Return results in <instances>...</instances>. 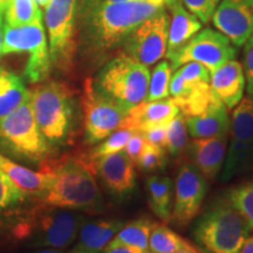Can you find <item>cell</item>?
<instances>
[{
    "label": "cell",
    "instance_id": "18",
    "mask_svg": "<svg viewBox=\"0 0 253 253\" xmlns=\"http://www.w3.org/2000/svg\"><path fill=\"white\" fill-rule=\"evenodd\" d=\"M229 135L214 137L194 138L189 142L188 151L192 164L197 168L205 178L213 179L221 171L226 156Z\"/></svg>",
    "mask_w": 253,
    "mask_h": 253
},
{
    "label": "cell",
    "instance_id": "23",
    "mask_svg": "<svg viewBox=\"0 0 253 253\" xmlns=\"http://www.w3.org/2000/svg\"><path fill=\"white\" fill-rule=\"evenodd\" d=\"M0 172H2L20 189L25 195L37 198L46 188L50 178V172L43 168L40 172L33 171L24 167L23 164L15 163L11 158L0 153Z\"/></svg>",
    "mask_w": 253,
    "mask_h": 253
},
{
    "label": "cell",
    "instance_id": "24",
    "mask_svg": "<svg viewBox=\"0 0 253 253\" xmlns=\"http://www.w3.org/2000/svg\"><path fill=\"white\" fill-rule=\"evenodd\" d=\"M148 204L162 223H170L173 205V182L167 176H150L145 182Z\"/></svg>",
    "mask_w": 253,
    "mask_h": 253
},
{
    "label": "cell",
    "instance_id": "1",
    "mask_svg": "<svg viewBox=\"0 0 253 253\" xmlns=\"http://www.w3.org/2000/svg\"><path fill=\"white\" fill-rule=\"evenodd\" d=\"M164 6V0H125L77 7L78 52L93 63L104 62L138 25Z\"/></svg>",
    "mask_w": 253,
    "mask_h": 253
},
{
    "label": "cell",
    "instance_id": "2",
    "mask_svg": "<svg viewBox=\"0 0 253 253\" xmlns=\"http://www.w3.org/2000/svg\"><path fill=\"white\" fill-rule=\"evenodd\" d=\"M45 169L50 178L37 199L42 207L101 213L104 202L94 173L80 158L63 157L55 163H47Z\"/></svg>",
    "mask_w": 253,
    "mask_h": 253
},
{
    "label": "cell",
    "instance_id": "34",
    "mask_svg": "<svg viewBox=\"0 0 253 253\" xmlns=\"http://www.w3.org/2000/svg\"><path fill=\"white\" fill-rule=\"evenodd\" d=\"M27 196L7 176L0 172V214L23 203Z\"/></svg>",
    "mask_w": 253,
    "mask_h": 253
},
{
    "label": "cell",
    "instance_id": "17",
    "mask_svg": "<svg viewBox=\"0 0 253 253\" xmlns=\"http://www.w3.org/2000/svg\"><path fill=\"white\" fill-rule=\"evenodd\" d=\"M178 113L179 109L173 99L144 101L129 110L122 128L145 132L156 126H168Z\"/></svg>",
    "mask_w": 253,
    "mask_h": 253
},
{
    "label": "cell",
    "instance_id": "43",
    "mask_svg": "<svg viewBox=\"0 0 253 253\" xmlns=\"http://www.w3.org/2000/svg\"><path fill=\"white\" fill-rule=\"evenodd\" d=\"M33 253H73L72 250L69 251H65L63 249H50V248H42L40 250H37Z\"/></svg>",
    "mask_w": 253,
    "mask_h": 253
},
{
    "label": "cell",
    "instance_id": "10",
    "mask_svg": "<svg viewBox=\"0 0 253 253\" xmlns=\"http://www.w3.org/2000/svg\"><path fill=\"white\" fill-rule=\"evenodd\" d=\"M84 143L95 145L118 129L122 128L128 112L103 96L94 88L93 80H84L81 96Z\"/></svg>",
    "mask_w": 253,
    "mask_h": 253
},
{
    "label": "cell",
    "instance_id": "32",
    "mask_svg": "<svg viewBox=\"0 0 253 253\" xmlns=\"http://www.w3.org/2000/svg\"><path fill=\"white\" fill-rule=\"evenodd\" d=\"M227 198L253 230V179L231 189Z\"/></svg>",
    "mask_w": 253,
    "mask_h": 253
},
{
    "label": "cell",
    "instance_id": "29",
    "mask_svg": "<svg viewBox=\"0 0 253 253\" xmlns=\"http://www.w3.org/2000/svg\"><path fill=\"white\" fill-rule=\"evenodd\" d=\"M171 65L168 60L158 62L150 74L149 87L145 101H157L169 96V86L171 80Z\"/></svg>",
    "mask_w": 253,
    "mask_h": 253
},
{
    "label": "cell",
    "instance_id": "45",
    "mask_svg": "<svg viewBox=\"0 0 253 253\" xmlns=\"http://www.w3.org/2000/svg\"><path fill=\"white\" fill-rule=\"evenodd\" d=\"M6 4H7V0H0V20H1L2 15L5 13Z\"/></svg>",
    "mask_w": 253,
    "mask_h": 253
},
{
    "label": "cell",
    "instance_id": "11",
    "mask_svg": "<svg viewBox=\"0 0 253 253\" xmlns=\"http://www.w3.org/2000/svg\"><path fill=\"white\" fill-rule=\"evenodd\" d=\"M230 143L221 169V181L227 182L253 164V96L243 97L233 110Z\"/></svg>",
    "mask_w": 253,
    "mask_h": 253
},
{
    "label": "cell",
    "instance_id": "41",
    "mask_svg": "<svg viewBox=\"0 0 253 253\" xmlns=\"http://www.w3.org/2000/svg\"><path fill=\"white\" fill-rule=\"evenodd\" d=\"M100 253H150V252H138L135 250L122 248V246H115V248H106Z\"/></svg>",
    "mask_w": 253,
    "mask_h": 253
},
{
    "label": "cell",
    "instance_id": "42",
    "mask_svg": "<svg viewBox=\"0 0 253 253\" xmlns=\"http://www.w3.org/2000/svg\"><path fill=\"white\" fill-rule=\"evenodd\" d=\"M238 253H253V236H249Z\"/></svg>",
    "mask_w": 253,
    "mask_h": 253
},
{
    "label": "cell",
    "instance_id": "12",
    "mask_svg": "<svg viewBox=\"0 0 253 253\" xmlns=\"http://www.w3.org/2000/svg\"><path fill=\"white\" fill-rule=\"evenodd\" d=\"M237 48L229 38L214 31L205 28L199 31L171 56L167 58L172 69H177L186 62H198L203 65L209 72H212L221 65L235 59Z\"/></svg>",
    "mask_w": 253,
    "mask_h": 253
},
{
    "label": "cell",
    "instance_id": "19",
    "mask_svg": "<svg viewBox=\"0 0 253 253\" xmlns=\"http://www.w3.org/2000/svg\"><path fill=\"white\" fill-rule=\"evenodd\" d=\"M210 87L227 109H233L242 101L246 87L242 63L232 59L210 72Z\"/></svg>",
    "mask_w": 253,
    "mask_h": 253
},
{
    "label": "cell",
    "instance_id": "31",
    "mask_svg": "<svg viewBox=\"0 0 253 253\" xmlns=\"http://www.w3.org/2000/svg\"><path fill=\"white\" fill-rule=\"evenodd\" d=\"M131 134L132 131L129 130V129H118V130L112 132L109 136H107L100 143L95 144L93 149L86 156H82L81 158L84 162H90V161L106 156V155L115 154L118 151H121L125 149L126 142H128Z\"/></svg>",
    "mask_w": 253,
    "mask_h": 253
},
{
    "label": "cell",
    "instance_id": "5",
    "mask_svg": "<svg viewBox=\"0 0 253 253\" xmlns=\"http://www.w3.org/2000/svg\"><path fill=\"white\" fill-rule=\"evenodd\" d=\"M91 80L99 93L129 112L147 99L150 72L147 66L119 52L103 63Z\"/></svg>",
    "mask_w": 253,
    "mask_h": 253
},
{
    "label": "cell",
    "instance_id": "36",
    "mask_svg": "<svg viewBox=\"0 0 253 253\" xmlns=\"http://www.w3.org/2000/svg\"><path fill=\"white\" fill-rule=\"evenodd\" d=\"M184 7L199 19L202 24L211 20L220 0H181Z\"/></svg>",
    "mask_w": 253,
    "mask_h": 253
},
{
    "label": "cell",
    "instance_id": "13",
    "mask_svg": "<svg viewBox=\"0 0 253 253\" xmlns=\"http://www.w3.org/2000/svg\"><path fill=\"white\" fill-rule=\"evenodd\" d=\"M168 30L169 14L164 6L135 28L120 52L147 67L153 66L167 54Z\"/></svg>",
    "mask_w": 253,
    "mask_h": 253
},
{
    "label": "cell",
    "instance_id": "30",
    "mask_svg": "<svg viewBox=\"0 0 253 253\" xmlns=\"http://www.w3.org/2000/svg\"><path fill=\"white\" fill-rule=\"evenodd\" d=\"M189 143V132L186 129L185 119L178 113L172 121L167 126V144L168 154L173 157L181 156L186 150Z\"/></svg>",
    "mask_w": 253,
    "mask_h": 253
},
{
    "label": "cell",
    "instance_id": "6",
    "mask_svg": "<svg viewBox=\"0 0 253 253\" xmlns=\"http://www.w3.org/2000/svg\"><path fill=\"white\" fill-rule=\"evenodd\" d=\"M0 153L33 167L45 164L53 154L34 119L31 95L0 119Z\"/></svg>",
    "mask_w": 253,
    "mask_h": 253
},
{
    "label": "cell",
    "instance_id": "44",
    "mask_svg": "<svg viewBox=\"0 0 253 253\" xmlns=\"http://www.w3.org/2000/svg\"><path fill=\"white\" fill-rule=\"evenodd\" d=\"M2 38H4V24H2V19L0 20V58L2 55Z\"/></svg>",
    "mask_w": 253,
    "mask_h": 253
},
{
    "label": "cell",
    "instance_id": "47",
    "mask_svg": "<svg viewBox=\"0 0 253 253\" xmlns=\"http://www.w3.org/2000/svg\"><path fill=\"white\" fill-rule=\"evenodd\" d=\"M176 253H203L202 251H181V252H176Z\"/></svg>",
    "mask_w": 253,
    "mask_h": 253
},
{
    "label": "cell",
    "instance_id": "7",
    "mask_svg": "<svg viewBox=\"0 0 253 253\" xmlns=\"http://www.w3.org/2000/svg\"><path fill=\"white\" fill-rule=\"evenodd\" d=\"M86 217L73 210L53 207L38 209L14 229V236L36 248L66 249L77 239Z\"/></svg>",
    "mask_w": 253,
    "mask_h": 253
},
{
    "label": "cell",
    "instance_id": "9",
    "mask_svg": "<svg viewBox=\"0 0 253 253\" xmlns=\"http://www.w3.org/2000/svg\"><path fill=\"white\" fill-rule=\"evenodd\" d=\"M11 53H28L25 78L31 84L47 80L52 72L49 48L47 43L42 17L23 26L4 24L2 55Z\"/></svg>",
    "mask_w": 253,
    "mask_h": 253
},
{
    "label": "cell",
    "instance_id": "39",
    "mask_svg": "<svg viewBox=\"0 0 253 253\" xmlns=\"http://www.w3.org/2000/svg\"><path fill=\"white\" fill-rule=\"evenodd\" d=\"M167 126H156V128H153V129H150V130L142 132V134H143L145 141H147L148 143L156 144V145H160V147L166 148Z\"/></svg>",
    "mask_w": 253,
    "mask_h": 253
},
{
    "label": "cell",
    "instance_id": "37",
    "mask_svg": "<svg viewBox=\"0 0 253 253\" xmlns=\"http://www.w3.org/2000/svg\"><path fill=\"white\" fill-rule=\"evenodd\" d=\"M242 66L245 75L246 89L250 96H253V33L244 43Z\"/></svg>",
    "mask_w": 253,
    "mask_h": 253
},
{
    "label": "cell",
    "instance_id": "14",
    "mask_svg": "<svg viewBox=\"0 0 253 253\" xmlns=\"http://www.w3.org/2000/svg\"><path fill=\"white\" fill-rule=\"evenodd\" d=\"M207 178L192 163L183 164L175 182L171 221L178 227L188 226L197 216L207 195ZM170 221V223H171Z\"/></svg>",
    "mask_w": 253,
    "mask_h": 253
},
{
    "label": "cell",
    "instance_id": "33",
    "mask_svg": "<svg viewBox=\"0 0 253 253\" xmlns=\"http://www.w3.org/2000/svg\"><path fill=\"white\" fill-rule=\"evenodd\" d=\"M135 164L140 168V170L147 173L164 170L168 164L167 149L147 142Z\"/></svg>",
    "mask_w": 253,
    "mask_h": 253
},
{
    "label": "cell",
    "instance_id": "26",
    "mask_svg": "<svg viewBox=\"0 0 253 253\" xmlns=\"http://www.w3.org/2000/svg\"><path fill=\"white\" fill-rule=\"evenodd\" d=\"M30 96L24 81L14 73L0 68V119L5 118Z\"/></svg>",
    "mask_w": 253,
    "mask_h": 253
},
{
    "label": "cell",
    "instance_id": "22",
    "mask_svg": "<svg viewBox=\"0 0 253 253\" xmlns=\"http://www.w3.org/2000/svg\"><path fill=\"white\" fill-rule=\"evenodd\" d=\"M227 109L219 99L199 115L185 119L186 129L192 138L214 137L229 135L231 119Z\"/></svg>",
    "mask_w": 253,
    "mask_h": 253
},
{
    "label": "cell",
    "instance_id": "38",
    "mask_svg": "<svg viewBox=\"0 0 253 253\" xmlns=\"http://www.w3.org/2000/svg\"><path fill=\"white\" fill-rule=\"evenodd\" d=\"M145 144H147V141H145L143 134L140 131H132L123 150L126 151V154L128 155L132 162L136 163Z\"/></svg>",
    "mask_w": 253,
    "mask_h": 253
},
{
    "label": "cell",
    "instance_id": "16",
    "mask_svg": "<svg viewBox=\"0 0 253 253\" xmlns=\"http://www.w3.org/2000/svg\"><path fill=\"white\" fill-rule=\"evenodd\" d=\"M211 20L236 47L244 46L253 33V0H220Z\"/></svg>",
    "mask_w": 253,
    "mask_h": 253
},
{
    "label": "cell",
    "instance_id": "35",
    "mask_svg": "<svg viewBox=\"0 0 253 253\" xmlns=\"http://www.w3.org/2000/svg\"><path fill=\"white\" fill-rule=\"evenodd\" d=\"M176 72L181 75L189 93L198 84H210V72L198 62H186L177 68Z\"/></svg>",
    "mask_w": 253,
    "mask_h": 253
},
{
    "label": "cell",
    "instance_id": "21",
    "mask_svg": "<svg viewBox=\"0 0 253 253\" xmlns=\"http://www.w3.org/2000/svg\"><path fill=\"white\" fill-rule=\"evenodd\" d=\"M166 8L170 11L169 30H168L167 58L182 48L202 28L199 19L184 7L181 0H168Z\"/></svg>",
    "mask_w": 253,
    "mask_h": 253
},
{
    "label": "cell",
    "instance_id": "27",
    "mask_svg": "<svg viewBox=\"0 0 253 253\" xmlns=\"http://www.w3.org/2000/svg\"><path fill=\"white\" fill-rule=\"evenodd\" d=\"M150 253H176L181 251H201L197 246L177 235L166 224L155 221L149 237Z\"/></svg>",
    "mask_w": 253,
    "mask_h": 253
},
{
    "label": "cell",
    "instance_id": "46",
    "mask_svg": "<svg viewBox=\"0 0 253 253\" xmlns=\"http://www.w3.org/2000/svg\"><path fill=\"white\" fill-rule=\"evenodd\" d=\"M37 4L40 6V7H47V5L49 4L50 0H36Z\"/></svg>",
    "mask_w": 253,
    "mask_h": 253
},
{
    "label": "cell",
    "instance_id": "15",
    "mask_svg": "<svg viewBox=\"0 0 253 253\" xmlns=\"http://www.w3.org/2000/svg\"><path fill=\"white\" fill-rule=\"evenodd\" d=\"M84 163L95 176L99 177L104 189L114 198L125 199L134 192L136 186L135 163L125 150Z\"/></svg>",
    "mask_w": 253,
    "mask_h": 253
},
{
    "label": "cell",
    "instance_id": "25",
    "mask_svg": "<svg viewBox=\"0 0 253 253\" xmlns=\"http://www.w3.org/2000/svg\"><path fill=\"white\" fill-rule=\"evenodd\" d=\"M154 224L155 221L148 217H141L126 223L106 248L122 246L138 252H150L149 237Z\"/></svg>",
    "mask_w": 253,
    "mask_h": 253
},
{
    "label": "cell",
    "instance_id": "40",
    "mask_svg": "<svg viewBox=\"0 0 253 253\" xmlns=\"http://www.w3.org/2000/svg\"><path fill=\"white\" fill-rule=\"evenodd\" d=\"M125 1V0H78V7L82 6H90V5H99V4H107V2H119ZM167 4L168 0H164Z\"/></svg>",
    "mask_w": 253,
    "mask_h": 253
},
{
    "label": "cell",
    "instance_id": "8",
    "mask_svg": "<svg viewBox=\"0 0 253 253\" xmlns=\"http://www.w3.org/2000/svg\"><path fill=\"white\" fill-rule=\"evenodd\" d=\"M78 0H50L46 7V27L52 68L68 74L75 66Z\"/></svg>",
    "mask_w": 253,
    "mask_h": 253
},
{
    "label": "cell",
    "instance_id": "4",
    "mask_svg": "<svg viewBox=\"0 0 253 253\" xmlns=\"http://www.w3.org/2000/svg\"><path fill=\"white\" fill-rule=\"evenodd\" d=\"M251 231L245 218L226 198L214 202L202 214L192 236L203 253H238Z\"/></svg>",
    "mask_w": 253,
    "mask_h": 253
},
{
    "label": "cell",
    "instance_id": "28",
    "mask_svg": "<svg viewBox=\"0 0 253 253\" xmlns=\"http://www.w3.org/2000/svg\"><path fill=\"white\" fill-rule=\"evenodd\" d=\"M4 15L11 26H23L42 17L36 0H7Z\"/></svg>",
    "mask_w": 253,
    "mask_h": 253
},
{
    "label": "cell",
    "instance_id": "20",
    "mask_svg": "<svg viewBox=\"0 0 253 253\" xmlns=\"http://www.w3.org/2000/svg\"><path fill=\"white\" fill-rule=\"evenodd\" d=\"M126 224L121 219H84L73 246V253H100Z\"/></svg>",
    "mask_w": 253,
    "mask_h": 253
},
{
    "label": "cell",
    "instance_id": "3",
    "mask_svg": "<svg viewBox=\"0 0 253 253\" xmlns=\"http://www.w3.org/2000/svg\"><path fill=\"white\" fill-rule=\"evenodd\" d=\"M30 95L34 119L52 153L71 144L79 121L74 90L65 82L45 80L30 90Z\"/></svg>",
    "mask_w": 253,
    "mask_h": 253
}]
</instances>
